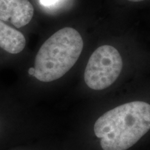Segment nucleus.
I'll return each mask as SVG.
<instances>
[{"label": "nucleus", "instance_id": "3", "mask_svg": "<svg viewBox=\"0 0 150 150\" xmlns=\"http://www.w3.org/2000/svg\"><path fill=\"white\" fill-rule=\"evenodd\" d=\"M122 59L117 49L102 45L90 57L84 72V80L90 88L102 91L117 80L122 69Z\"/></svg>", "mask_w": 150, "mask_h": 150}, {"label": "nucleus", "instance_id": "8", "mask_svg": "<svg viewBox=\"0 0 150 150\" xmlns=\"http://www.w3.org/2000/svg\"><path fill=\"white\" fill-rule=\"evenodd\" d=\"M129 1H132V2H138V1H142L144 0H128Z\"/></svg>", "mask_w": 150, "mask_h": 150}, {"label": "nucleus", "instance_id": "2", "mask_svg": "<svg viewBox=\"0 0 150 150\" xmlns=\"http://www.w3.org/2000/svg\"><path fill=\"white\" fill-rule=\"evenodd\" d=\"M83 47V39L76 29L65 27L59 30L38 52L33 76L42 82L59 79L74 66Z\"/></svg>", "mask_w": 150, "mask_h": 150}, {"label": "nucleus", "instance_id": "5", "mask_svg": "<svg viewBox=\"0 0 150 150\" xmlns=\"http://www.w3.org/2000/svg\"><path fill=\"white\" fill-rule=\"evenodd\" d=\"M26 46V38L21 32L0 20V47L8 53L19 54Z\"/></svg>", "mask_w": 150, "mask_h": 150}, {"label": "nucleus", "instance_id": "1", "mask_svg": "<svg viewBox=\"0 0 150 150\" xmlns=\"http://www.w3.org/2000/svg\"><path fill=\"white\" fill-rule=\"evenodd\" d=\"M150 129V104L135 101L120 105L100 116L94 131L104 150H126Z\"/></svg>", "mask_w": 150, "mask_h": 150}, {"label": "nucleus", "instance_id": "4", "mask_svg": "<svg viewBox=\"0 0 150 150\" xmlns=\"http://www.w3.org/2000/svg\"><path fill=\"white\" fill-rule=\"evenodd\" d=\"M34 9L29 0H0V20L21 28L32 20Z\"/></svg>", "mask_w": 150, "mask_h": 150}, {"label": "nucleus", "instance_id": "6", "mask_svg": "<svg viewBox=\"0 0 150 150\" xmlns=\"http://www.w3.org/2000/svg\"><path fill=\"white\" fill-rule=\"evenodd\" d=\"M58 1H59V0H40L41 4L42 6H45L54 4L57 2Z\"/></svg>", "mask_w": 150, "mask_h": 150}, {"label": "nucleus", "instance_id": "7", "mask_svg": "<svg viewBox=\"0 0 150 150\" xmlns=\"http://www.w3.org/2000/svg\"><path fill=\"white\" fill-rule=\"evenodd\" d=\"M28 72H29V74L30 75H31V76H33V74H34V73H35L34 67H31V68H29V71H28Z\"/></svg>", "mask_w": 150, "mask_h": 150}]
</instances>
